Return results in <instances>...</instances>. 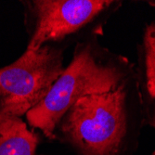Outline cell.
<instances>
[{
  "label": "cell",
  "mask_w": 155,
  "mask_h": 155,
  "mask_svg": "<svg viewBox=\"0 0 155 155\" xmlns=\"http://www.w3.org/2000/svg\"><path fill=\"white\" fill-rule=\"evenodd\" d=\"M144 126L135 74L116 90L75 101L56 125L54 141L75 155H134Z\"/></svg>",
  "instance_id": "obj_1"
},
{
  "label": "cell",
  "mask_w": 155,
  "mask_h": 155,
  "mask_svg": "<svg viewBox=\"0 0 155 155\" xmlns=\"http://www.w3.org/2000/svg\"><path fill=\"white\" fill-rule=\"evenodd\" d=\"M135 74V62L103 47L98 39L77 43L71 61L48 95L27 112L26 122L54 141L56 125L75 101L88 95L116 90Z\"/></svg>",
  "instance_id": "obj_2"
},
{
  "label": "cell",
  "mask_w": 155,
  "mask_h": 155,
  "mask_svg": "<svg viewBox=\"0 0 155 155\" xmlns=\"http://www.w3.org/2000/svg\"><path fill=\"white\" fill-rule=\"evenodd\" d=\"M27 48L49 46L66 49L104 35L109 20L123 5L119 0H23Z\"/></svg>",
  "instance_id": "obj_3"
},
{
  "label": "cell",
  "mask_w": 155,
  "mask_h": 155,
  "mask_svg": "<svg viewBox=\"0 0 155 155\" xmlns=\"http://www.w3.org/2000/svg\"><path fill=\"white\" fill-rule=\"evenodd\" d=\"M64 51L49 46L26 49L0 68V120L22 118L48 95L65 68Z\"/></svg>",
  "instance_id": "obj_4"
},
{
  "label": "cell",
  "mask_w": 155,
  "mask_h": 155,
  "mask_svg": "<svg viewBox=\"0 0 155 155\" xmlns=\"http://www.w3.org/2000/svg\"><path fill=\"white\" fill-rule=\"evenodd\" d=\"M135 64L144 125L155 130V21L144 27L137 45ZM151 155H155V149Z\"/></svg>",
  "instance_id": "obj_5"
},
{
  "label": "cell",
  "mask_w": 155,
  "mask_h": 155,
  "mask_svg": "<svg viewBox=\"0 0 155 155\" xmlns=\"http://www.w3.org/2000/svg\"><path fill=\"white\" fill-rule=\"evenodd\" d=\"M43 138L22 118L0 120V155H37Z\"/></svg>",
  "instance_id": "obj_6"
}]
</instances>
